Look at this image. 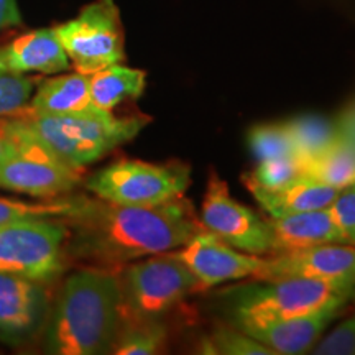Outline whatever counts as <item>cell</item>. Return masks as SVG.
<instances>
[{
  "mask_svg": "<svg viewBox=\"0 0 355 355\" xmlns=\"http://www.w3.org/2000/svg\"><path fill=\"white\" fill-rule=\"evenodd\" d=\"M61 220L69 230L66 259L110 270L176 250L206 230L184 196L158 206H125L81 194L71 196Z\"/></svg>",
  "mask_w": 355,
  "mask_h": 355,
  "instance_id": "1",
  "label": "cell"
},
{
  "mask_svg": "<svg viewBox=\"0 0 355 355\" xmlns=\"http://www.w3.org/2000/svg\"><path fill=\"white\" fill-rule=\"evenodd\" d=\"M46 322L48 354H112L123 322L119 273L91 266L69 275Z\"/></svg>",
  "mask_w": 355,
  "mask_h": 355,
  "instance_id": "2",
  "label": "cell"
},
{
  "mask_svg": "<svg viewBox=\"0 0 355 355\" xmlns=\"http://www.w3.org/2000/svg\"><path fill=\"white\" fill-rule=\"evenodd\" d=\"M12 117L21 119L37 139L43 141L61 162L74 168H84L99 162L141 132L152 121L146 115L115 117L112 112L42 115L20 112Z\"/></svg>",
  "mask_w": 355,
  "mask_h": 355,
  "instance_id": "3",
  "label": "cell"
},
{
  "mask_svg": "<svg viewBox=\"0 0 355 355\" xmlns=\"http://www.w3.org/2000/svg\"><path fill=\"white\" fill-rule=\"evenodd\" d=\"M255 283L224 291L225 311L232 326L279 321L303 316L331 303H347L352 291L306 278L254 279Z\"/></svg>",
  "mask_w": 355,
  "mask_h": 355,
  "instance_id": "4",
  "label": "cell"
},
{
  "mask_svg": "<svg viewBox=\"0 0 355 355\" xmlns=\"http://www.w3.org/2000/svg\"><path fill=\"white\" fill-rule=\"evenodd\" d=\"M0 133L15 150V153L0 162V188L55 199L66 196L81 184L83 171L61 162L28 130L21 119H0Z\"/></svg>",
  "mask_w": 355,
  "mask_h": 355,
  "instance_id": "5",
  "label": "cell"
},
{
  "mask_svg": "<svg viewBox=\"0 0 355 355\" xmlns=\"http://www.w3.org/2000/svg\"><path fill=\"white\" fill-rule=\"evenodd\" d=\"M119 282L123 319H162L189 295L202 290L173 250L127 265L119 273Z\"/></svg>",
  "mask_w": 355,
  "mask_h": 355,
  "instance_id": "6",
  "label": "cell"
},
{
  "mask_svg": "<svg viewBox=\"0 0 355 355\" xmlns=\"http://www.w3.org/2000/svg\"><path fill=\"white\" fill-rule=\"evenodd\" d=\"M191 168L181 162L148 163L117 159L86 180V189L104 201L125 206H158L184 196Z\"/></svg>",
  "mask_w": 355,
  "mask_h": 355,
  "instance_id": "7",
  "label": "cell"
},
{
  "mask_svg": "<svg viewBox=\"0 0 355 355\" xmlns=\"http://www.w3.org/2000/svg\"><path fill=\"white\" fill-rule=\"evenodd\" d=\"M68 225L61 219H30L0 225V273L48 283L66 263Z\"/></svg>",
  "mask_w": 355,
  "mask_h": 355,
  "instance_id": "8",
  "label": "cell"
},
{
  "mask_svg": "<svg viewBox=\"0 0 355 355\" xmlns=\"http://www.w3.org/2000/svg\"><path fill=\"white\" fill-rule=\"evenodd\" d=\"M55 33L74 71L92 74L125 60L123 30L115 0H94Z\"/></svg>",
  "mask_w": 355,
  "mask_h": 355,
  "instance_id": "9",
  "label": "cell"
},
{
  "mask_svg": "<svg viewBox=\"0 0 355 355\" xmlns=\"http://www.w3.org/2000/svg\"><path fill=\"white\" fill-rule=\"evenodd\" d=\"M199 219L204 229L237 250L260 257L272 250L268 222L234 199L227 183L214 170L209 173Z\"/></svg>",
  "mask_w": 355,
  "mask_h": 355,
  "instance_id": "10",
  "label": "cell"
},
{
  "mask_svg": "<svg viewBox=\"0 0 355 355\" xmlns=\"http://www.w3.org/2000/svg\"><path fill=\"white\" fill-rule=\"evenodd\" d=\"M268 255L252 279L306 278L349 291L355 286V245L350 243H319Z\"/></svg>",
  "mask_w": 355,
  "mask_h": 355,
  "instance_id": "11",
  "label": "cell"
},
{
  "mask_svg": "<svg viewBox=\"0 0 355 355\" xmlns=\"http://www.w3.org/2000/svg\"><path fill=\"white\" fill-rule=\"evenodd\" d=\"M173 252L198 278L202 290L220 283L254 278L263 263V257L237 250L209 230L194 235L188 243Z\"/></svg>",
  "mask_w": 355,
  "mask_h": 355,
  "instance_id": "12",
  "label": "cell"
},
{
  "mask_svg": "<svg viewBox=\"0 0 355 355\" xmlns=\"http://www.w3.org/2000/svg\"><path fill=\"white\" fill-rule=\"evenodd\" d=\"M44 283L0 273V340L8 345L30 343L43 329L50 313Z\"/></svg>",
  "mask_w": 355,
  "mask_h": 355,
  "instance_id": "13",
  "label": "cell"
},
{
  "mask_svg": "<svg viewBox=\"0 0 355 355\" xmlns=\"http://www.w3.org/2000/svg\"><path fill=\"white\" fill-rule=\"evenodd\" d=\"M343 301L324 306L322 309L303 316L279 319V321L242 324L235 326L245 332L275 355H298L311 352V349L321 339L327 326L340 316Z\"/></svg>",
  "mask_w": 355,
  "mask_h": 355,
  "instance_id": "14",
  "label": "cell"
},
{
  "mask_svg": "<svg viewBox=\"0 0 355 355\" xmlns=\"http://www.w3.org/2000/svg\"><path fill=\"white\" fill-rule=\"evenodd\" d=\"M69 66V58L53 28L32 30L0 46V69L3 71L56 74Z\"/></svg>",
  "mask_w": 355,
  "mask_h": 355,
  "instance_id": "15",
  "label": "cell"
},
{
  "mask_svg": "<svg viewBox=\"0 0 355 355\" xmlns=\"http://www.w3.org/2000/svg\"><path fill=\"white\" fill-rule=\"evenodd\" d=\"M266 222L272 235L270 254L319 243H347L327 207L285 217H270Z\"/></svg>",
  "mask_w": 355,
  "mask_h": 355,
  "instance_id": "16",
  "label": "cell"
},
{
  "mask_svg": "<svg viewBox=\"0 0 355 355\" xmlns=\"http://www.w3.org/2000/svg\"><path fill=\"white\" fill-rule=\"evenodd\" d=\"M248 191L270 217H285L300 214V212L324 209L334 201L339 188L301 175L277 189L248 186Z\"/></svg>",
  "mask_w": 355,
  "mask_h": 355,
  "instance_id": "17",
  "label": "cell"
},
{
  "mask_svg": "<svg viewBox=\"0 0 355 355\" xmlns=\"http://www.w3.org/2000/svg\"><path fill=\"white\" fill-rule=\"evenodd\" d=\"M89 94V74L74 71L40 83L37 92L21 112L73 115L99 112Z\"/></svg>",
  "mask_w": 355,
  "mask_h": 355,
  "instance_id": "18",
  "label": "cell"
},
{
  "mask_svg": "<svg viewBox=\"0 0 355 355\" xmlns=\"http://www.w3.org/2000/svg\"><path fill=\"white\" fill-rule=\"evenodd\" d=\"M146 86V73L121 63L89 74V94L97 109L112 112L127 99H139Z\"/></svg>",
  "mask_w": 355,
  "mask_h": 355,
  "instance_id": "19",
  "label": "cell"
},
{
  "mask_svg": "<svg viewBox=\"0 0 355 355\" xmlns=\"http://www.w3.org/2000/svg\"><path fill=\"white\" fill-rule=\"evenodd\" d=\"M285 125L303 166L327 152L339 133L336 119L331 121L321 115H301L285 122Z\"/></svg>",
  "mask_w": 355,
  "mask_h": 355,
  "instance_id": "20",
  "label": "cell"
},
{
  "mask_svg": "<svg viewBox=\"0 0 355 355\" xmlns=\"http://www.w3.org/2000/svg\"><path fill=\"white\" fill-rule=\"evenodd\" d=\"M303 175L334 188L352 183L355 181V144L337 133L336 141L327 152L303 166Z\"/></svg>",
  "mask_w": 355,
  "mask_h": 355,
  "instance_id": "21",
  "label": "cell"
},
{
  "mask_svg": "<svg viewBox=\"0 0 355 355\" xmlns=\"http://www.w3.org/2000/svg\"><path fill=\"white\" fill-rule=\"evenodd\" d=\"M168 329L162 319H123L115 339V355H153L163 352Z\"/></svg>",
  "mask_w": 355,
  "mask_h": 355,
  "instance_id": "22",
  "label": "cell"
},
{
  "mask_svg": "<svg viewBox=\"0 0 355 355\" xmlns=\"http://www.w3.org/2000/svg\"><path fill=\"white\" fill-rule=\"evenodd\" d=\"M71 207V196L46 199L42 202H26L0 198V225L30 219H63Z\"/></svg>",
  "mask_w": 355,
  "mask_h": 355,
  "instance_id": "23",
  "label": "cell"
},
{
  "mask_svg": "<svg viewBox=\"0 0 355 355\" xmlns=\"http://www.w3.org/2000/svg\"><path fill=\"white\" fill-rule=\"evenodd\" d=\"M248 146H250L252 153L259 162L283 157H296L295 145H293L285 122L250 128V132H248Z\"/></svg>",
  "mask_w": 355,
  "mask_h": 355,
  "instance_id": "24",
  "label": "cell"
},
{
  "mask_svg": "<svg viewBox=\"0 0 355 355\" xmlns=\"http://www.w3.org/2000/svg\"><path fill=\"white\" fill-rule=\"evenodd\" d=\"M202 354L216 355H275L268 347L255 340L239 327L220 326L204 340Z\"/></svg>",
  "mask_w": 355,
  "mask_h": 355,
  "instance_id": "25",
  "label": "cell"
},
{
  "mask_svg": "<svg viewBox=\"0 0 355 355\" xmlns=\"http://www.w3.org/2000/svg\"><path fill=\"white\" fill-rule=\"evenodd\" d=\"M303 175V165L296 157H283L259 162V166L243 176V183L261 189H277Z\"/></svg>",
  "mask_w": 355,
  "mask_h": 355,
  "instance_id": "26",
  "label": "cell"
},
{
  "mask_svg": "<svg viewBox=\"0 0 355 355\" xmlns=\"http://www.w3.org/2000/svg\"><path fill=\"white\" fill-rule=\"evenodd\" d=\"M37 79L0 69V117L20 114L32 99Z\"/></svg>",
  "mask_w": 355,
  "mask_h": 355,
  "instance_id": "27",
  "label": "cell"
},
{
  "mask_svg": "<svg viewBox=\"0 0 355 355\" xmlns=\"http://www.w3.org/2000/svg\"><path fill=\"white\" fill-rule=\"evenodd\" d=\"M327 209L343 232L345 242L355 245V181L339 188Z\"/></svg>",
  "mask_w": 355,
  "mask_h": 355,
  "instance_id": "28",
  "label": "cell"
},
{
  "mask_svg": "<svg viewBox=\"0 0 355 355\" xmlns=\"http://www.w3.org/2000/svg\"><path fill=\"white\" fill-rule=\"evenodd\" d=\"M316 355H355V314L319 339L311 349Z\"/></svg>",
  "mask_w": 355,
  "mask_h": 355,
  "instance_id": "29",
  "label": "cell"
},
{
  "mask_svg": "<svg viewBox=\"0 0 355 355\" xmlns=\"http://www.w3.org/2000/svg\"><path fill=\"white\" fill-rule=\"evenodd\" d=\"M21 15L17 0H0V32L10 26H20Z\"/></svg>",
  "mask_w": 355,
  "mask_h": 355,
  "instance_id": "30",
  "label": "cell"
},
{
  "mask_svg": "<svg viewBox=\"0 0 355 355\" xmlns=\"http://www.w3.org/2000/svg\"><path fill=\"white\" fill-rule=\"evenodd\" d=\"M337 128H339L340 135L347 137L355 144V101L345 107L343 112L336 117Z\"/></svg>",
  "mask_w": 355,
  "mask_h": 355,
  "instance_id": "31",
  "label": "cell"
},
{
  "mask_svg": "<svg viewBox=\"0 0 355 355\" xmlns=\"http://www.w3.org/2000/svg\"><path fill=\"white\" fill-rule=\"evenodd\" d=\"M13 153H15V150H13L12 144L0 133V162H3V159L8 158Z\"/></svg>",
  "mask_w": 355,
  "mask_h": 355,
  "instance_id": "32",
  "label": "cell"
},
{
  "mask_svg": "<svg viewBox=\"0 0 355 355\" xmlns=\"http://www.w3.org/2000/svg\"><path fill=\"white\" fill-rule=\"evenodd\" d=\"M350 298H354V301H355V286H354V290H352V296H350Z\"/></svg>",
  "mask_w": 355,
  "mask_h": 355,
  "instance_id": "33",
  "label": "cell"
}]
</instances>
